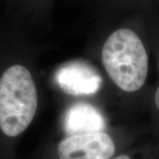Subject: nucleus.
Segmentation results:
<instances>
[{
  "label": "nucleus",
  "mask_w": 159,
  "mask_h": 159,
  "mask_svg": "<svg viewBox=\"0 0 159 159\" xmlns=\"http://www.w3.org/2000/svg\"><path fill=\"white\" fill-rule=\"evenodd\" d=\"M38 92L30 69L12 63L0 70V135L14 139L34 120Z\"/></svg>",
  "instance_id": "obj_1"
},
{
  "label": "nucleus",
  "mask_w": 159,
  "mask_h": 159,
  "mask_svg": "<svg viewBox=\"0 0 159 159\" xmlns=\"http://www.w3.org/2000/svg\"><path fill=\"white\" fill-rule=\"evenodd\" d=\"M102 61L110 78L122 90L134 92L144 85L148 54L133 30L118 29L109 36L102 47Z\"/></svg>",
  "instance_id": "obj_2"
},
{
  "label": "nucleus",
  "mask_w": 159,
  "mask_h": 159,
  "mask_svg": "<svg viewBox=\"0 0 159 159\" xmlns=\"http://www.w3.org/2000/svg\"><path fill=\"white\" fill-rule=\"evenodd\" d=\"M115 153L112 139L104 132L66 137L59 142V159H110Z\"/></svg>",
  "instance_id": "obj_3"
},
{
  "label": "nucleus",
  "mask_w": 159,
  "mask_h": 159,
  "mask_svg": "<svg viewBox=\"0 0 159 159\" xmlns=\"http://www.w3.org/2000/svg\"><path fill=\"white\" fill-rule=\"evenodd\" d=\"M58 87L73 96L96 94L102 85V77L89 64L83 61H70L62 65L55 74Z\"/></svg>",
  "instance_id": "obj_4"
},
{
  "label": "nucleus",
  "mask_w": 159,
  "mask_h": 159,
  "mask_svg": "<svg viewBox=\"0 0 159 159\" xmlns=\"http://www.w3.org/2000/svg\"><path fill=\"white\" fill-rule=\"evenodd\" d=\"M64 127L68 136L103 132L105 121L98 110L89 103H76L66 111Z\"/></svg>",
  "instance_id": "obj_5"
},
{
  "label": "nucleus",
  "mask_w": 159,
  "mask_h": 159,
  "mask_svg": "<svg viewBox=\"0 0 159 159\" xmlns=\"http://www.w3.org/2000/svg\"><path fill=\"white\" fill-rule=\"evenodd\" d=\"M155 102H156V105L159 110V87L157 88V89L156 91V94H155Z\"/></svg>",
  "instance_id": "obj_6"
},
{
  "label": "nucleus",
  "mask_w": 159,
  "mask_h": 159,
  "mask_svg": "<svg viewBox=\"0 0 159 159\" xmlns=\"http://www.w3.org/2000/svg\"><path fill=\"white\" fill-rule=\"evenodd\" d=\"M113 159H130V157L125 156V155H122V156H119V157H117Z\"/></svg>",
  "instance_id": "obj_7"
},
{
  "label": "nucleus",
  "mask_w": 159,
  "mask_h": 159,
  "mask_svg": "<svg viewBox=\"0 0 159 159\" xmlns=\"http://www.w3.org/2000/svg\"><path fill=\"white\" fill-rule=\"evenodd\" d=\"M158 67H159V62H158Z\"/></svg>",
  "instance_id": "obj_8"
}]
</instances>
